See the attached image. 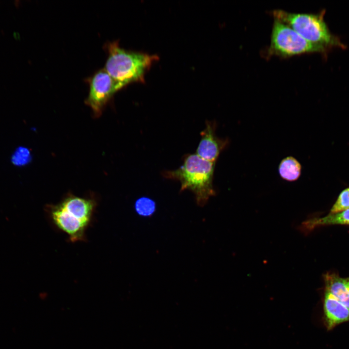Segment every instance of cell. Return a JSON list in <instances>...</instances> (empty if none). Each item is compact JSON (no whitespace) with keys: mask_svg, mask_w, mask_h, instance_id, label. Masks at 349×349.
<instances>
[{"mask_svg":"<svg viewBox=\"0 0 349 349\" xmlns=\"http://www.w3.org/2000/svg\"><path fill=\"white\" fill-rule=\"evenodd\" d=\"M324 12L319 14L290 13L275 10L272 14L277 19L292 28L307 41L327 48H345V45L331 33L324 21Z\"/></svg>","mask_w":349,"mask_h":349,"instance_id":"3957f363","label":"cell"},{"mask_svg":"<svg viewBox=\"0 0 349 349\" xmlns=\"http://www.w3.org/2000/svg\"><path fill=\"white\" fill-rule=\"evenodd\" d=\"M216 124L206 121L205 128L201 132V139L196 154L201 158L216 162L221 152L228 144V141L218 137L215 133Z\"/></svg>","mask_w":349,"mask_h":349,"instance_id":"8992f818","label":"cell"},{"mask_svg":"<svg viewBox=\"0 0 349 349\" xmlns=\"http://www.w3.org/2000/svg\"><path fill=\"white\" fill-rule=\"evenodd\" d=\"M326 48L304 39L292 28L274 18L268 54L282 57L313 52H323Z\"/></svg>","mask_w":349,"mask_h":349,"instance_id":"277c9868","label":"cell"},{"mask_svg":"<svg viewBox=\"0 0 349 349\" xmlns=\"http://www.w3.org/2000/svg\"><path fill=\"white\" fill-rule=\"evenodd\" d=\"M59 205L67 213L87 225L95 207L92 200L75 196L67 197Z\"/></svg>","mask_w":349,"mask_h":349,"instance_id":"9c48e42d","label":"cell"},{"mask_svg":"<svg viewBox=\"0 0 349 349\" xmlns=\"http://www.w3.org/2000/svg\"><path fill=\"white\" fill-rule=\"evenodd\" d=\"M323 320L328 330L349 322V308L325 290L323 301Z\"/></svg>","mask_w":349,"mask_h":349,"instance_id":"ba28073f","label":"cell"},{"mask_svg":"<svg viewBox=\"0 0 349 349\" xmlns=\"http://www.w3.org/2000/svg\"><path fill=\"white\" fill-rule=\"evenodd\" d=\"M348 189H349V188H348Z\"/></svg>","mask_w":349,"mask_h":349,"instance_id":"9a60e30c","label":"cell"},{"mask_svg":"<svg viewBox=\"0 0 349 349\" xmlns=\"http://www.w3.org/2000/svg\"><path fill=\"white\" fill-rule=\"evenodd\" d=\"M51 216L54 224L67 233L73 242L81 240L88 225L65 211L59 204L52 206Z\"/></svg>","mask_w":349,"mask_h":349,"instance_id":"52a82bcc","label":"cell"},{"mask_svg":"<svg viewBox=\"0 0 349 349\" xmlns=\"http://www.w3.org/2000/svg\"><path fill=\"white\" fill-rule=\"evenodd\" d=\"M301 167L299 161L292 157L284 159L279 166V173L284 179L288 181L297 180L300 176Z\"/></svg>","mask_w":349,"mask_h":349,"instance_id":"7c38bea8","label":"cell"},{"mask_svg":"<svg viewBox=\"0 0 349 349\" xmlns=\"http://www.w3.org/2000/svg\"><path fill=\"white\" fill-rule=\"evenodd\" d=\"M106 47L108 57L104 69L121 89L132 82H144L145 73L159 60L156 55L126 50L117 42L109 43Z\"/></svg>","mask_w":349,"mask_h":349,"instance_id":"7a4b0ae2","label":"cell"},{"mask_svg":"<svg viewBox=\"0 0 349 349\" xmlns=\"http://www.w3.org/2000/svg\"><path fill=\"white\" fill-rule=\"evenodd\" d=\"M335 224H349V208L337 213H330L322 218L308 219L302 223L300 229L306 233L317 226Z\"/></svg>","mask_w":349,"mask_h":349,"instance_id":"8fae6325","label":"cell"},{"mask_svg":"<svg viewBox=\"0 0 349 349\" xmlns=\"http://www.w3.org/2000/svg\"><path fill=\"white\" fill-rule=\"evenodd\" d=\"M215 164L196 153L190 154L185 156L183 164L178 169L164 171L162 175L166 178L178 181L180 191H191L197 204L203 206L216 193L213 185Z\"/></svg>","mask_w":349,"mask_h":349,"instance_id":"6da1fadb","label":"cell"},{"mask_svg":"<svg viewBox=\"0 0 349 349\" xmlns=\"http://www.w3.org/2000/svg\"><path fill=\"white\" fill-rule=\"evenodd\" d=\"M31 159L30 151L25 147H18L12 157V162L16 166H23L29 163Z\"/></svg>","mask_w":349,"mask_h":349,"instance_id":"5bb4252c","label":"cell"},{"mask_svg":"<svg viewBox=\"0 0 349 349\" xmlns=\"http://www.w3.org/2000/svg\"><path fill=\"white\" fill-rule=\"evenodd\" d=\"M89 85V95L85 102L94 113L98 116L113 95L121 88L104 69L94 75Z\"/></svg>","mask_w":349,"mask_h":349,"instance_id":"5b68a950","label":"cell"},{"mask_svg":"<svg viewBox=\"0 0 349 349\" xmlns=\"http://www.w3.org/2000/svg\"><path fill=\"white\" fill-rule=\"evenodd\" d=\"M325 290L329 291L349 308V277H340L335 273L324 275Z\"/></svg>","mask_w":349,"mask_h":349,"instance_id":"30bf717a","label":"cell"},{"mask_svg":"<svg viewBox=\"0 0 349 349\" xmlns=\"http://www.w3.org/2000/svg\"><path fill=\"white\" fill-rule=\"evenodd\" d=\"M156 208L155 201L148 197L140 198L135 203L136 212L141 216L151 217L155 213Z\"/></svg>","mask_w":349,"mask_h":349,"instance_id":"4fadbf2b","label":"cell"}]
</instances>
